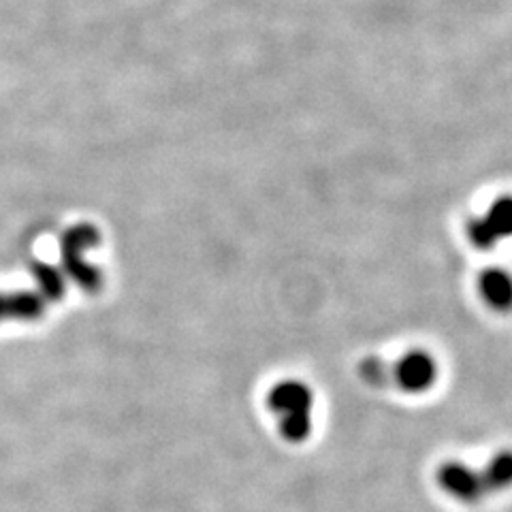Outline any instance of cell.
I'll return each instance as SVG.
<instances>
[{
    "mask_svg": "<svg viewBox=\"0 0 512 512\" xmlns=\"http://www.w3.org/2000/svg\"><path fill=\"white\" fill-rule=\"evenodd\" d=\"M478 293L495 312L512 310V276L506 269L489 267L478 278Z\"/></svg>",
    "mask_w": 512,
    "mask_h": 512,
    "instance_id": "5",
    "label": "cell"
},
{
    "mask_svg": "<svg viewBox=\"0 0 512 512\" xmlns=\"http://www.w3.org/2000/svg\"><path fill=\"white\" fill-rule=\"evenodd\" d=\"M267 404L269 410L278 416V421L297 419V416H312L314 395L308 384L299 380H284L269 391Z\"/></svg>",
    "mask_w": 512,
    "mask_h": 512,
    "instance_id": "4",
    "label": "cell"
},
{
    "mask_svg": "<svg viewBox=\"0 0 512 512\" xmlns=\"http://www.w3.org/2000/svg\"><path fill=\"white\" fill-rule=\"evenodd\" d=\"M480 474L485 478L489 493H498L512 487V451H502L491 457V461L480 470Z\"/></svg>",
    "mask_w": 512,
    "mask_h": 512,
    "instance_id": "7",
    "label": "cell"
},
{
    "mask_svg": "<svg viewBox=\"0 0 512 512\" xmlns=\"http://www.w3.org/2000/svg\"><path fill=\"white\" fill-rule=\"evenodd\" d=\"M466 231H468L470 242H472L476 248H480V250H489V248L500 244L498 235L493 233V229L489 227V222L485 220V216L470 218Z\"/></svg>",
    "mask_w": 512,
    "mask_h": 512,
    "instance_id": "11",
    "label": "cell"
},
{
    "mask_svg": "<svg viewBox=\"0 0 512 512\" xmlns=\"http://www.w3.org/2000/svg\"><path fill=\"white\" fill-rule=\"evenodd\" d=\"M99 244V231L92 224H77L62 237V261L67 274L88 293H99L103 286V274L82 259V254Z\"/></svg>",
    "mask_w": 512,
    "mask_h": 512,
    "instance_id": "1",
    "label": "cell"
},
{
    "mask_svg": "<svg viewBox=\"0 0 512 512\" xmlns=\"http://www.w3.org/2000/svg\"><path fill=\"white\" fill-rule=\"evenodd\" d=\"M438 485L442 487V491H446L451 498L459 500V502H478L483 500L485 495L489 493L485 478L478 470H472L466 463L459 461H446L438 468Z\"/></svg>",
    "mask_w": 512,
    "mask_h": 512,
    "instance_id": "3",
    "label": "cell"
},
{
    "mask_svg": "<svg viewBox=\"0 0 512 512\" xmlns=\"http://www.w3.org/2000/svg\"><path fill=\"white\" fill-rule=\"evenodd\" d=\"M485 220L500 242L504 237H512V197H500L498 201H493Z\"/></svg>",
    "mask_w": 512,
    "mask_h": 512,
    "instance_id": "8",
    "label": "cell"
},
{
    "mask_svg": "<svg viewBox=\"0 0 512 512\" xmlns=\"http://www.w3.org/2000/svg\"><path fill=\"white\" fill-rule=\"evenodd\" d=\"M32 274H35V278L39 282L43 297L52 299V301L62 297L64 282H62V276H60L58 269H54L50 265H43V263H35V265H32Z\"/></svg>",
    "mask_w": 512,
    "mask_h": 512,
    "instance_id": "10",
    "label": "cell"
},
{
    "mask_svg": "<svg viewBox=\"0 0 512 512\" xmlns=\"http://www.w3.org/2000/svg\"><path fill=\"white\" fill-rule=\"evenodd\" d=\"M359 376L363 382L370 384V387L382 389L391 382V365L380 357H365L359 363Z\"/></svg>",
    "mask_w": 512,
    "mask_h": 512,
    "instance_id": "9",
    "label": "cell"
},
{
    "mask_svg": "<svg viewBox=\"0 0 512 512\" xmlns=\"http://www.w3.org/2000/svg\"><path fill=\"white\" fill-rule=\"evenodd\" d=\"M438 378V363L425 350H410L391 365V382L406 393H423L434 387Z\"/></svg>",
    "mask_w": 512,
    "mask_h": 512,
    "instance_id": "2",
    "label": "cell"
},
{
    "mask_svg": "<svg viewBox=\"0 0 512 512\" xmlns=\"http://www.w3.org/2000/svg\"><path fill=\"white\" fill-rule=\"evenodd\" d=\"M45 310L43 295L35 291L0 295V318H22L32 320L39 318Z\"/></svg>",
    "mask_w": 512,
    "mask_h": 512,
    "instance_id": "6",
    "label": "cell"
}]
</instances>
